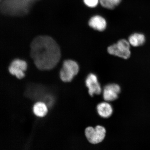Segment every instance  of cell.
Wrapping results in <instances>:
<instances>
[{
  "label": "cell",
  "mask_w": 150,
  "mask_h": 150,
  "mask_svg": "<svg viewBox=\"0 0 150 150\" xmlns=\"http://www.w3.org/2000/svg\"><path fill=\"white\" fill-rule=\"evenodd\" d=\"M106 129L104 127L98 125L93 128L88 127L85 131V135L90 143L96 144L102 142L105 137Z\"/></svg>",
  "instance_id": "obj_4"
},
{
  "label": "cell",
  "mask_w": 150,
  "mask_h": 150,
  "mask_svg": "<svg viewBox=\"0 0 150 150\" xmlns=\"http://www.w3.org/2000/svg\"><path fill=\"white\" fill-rule=\"evenodd\" d=\"M33 111L34 114L37 117H44L47 113V105L45 102H37L34 105Z\"/></svg>",
  "instance_id": "obj_10"
},
{
  "label": "cell",
  "mask_w": 150,
  "mask_h": 150,
  "mask_svg": "<svg viewBox=\"0 0 150 150\" xmlns=\"http://www.w3.org/2000/svg\"><path fill=\"white\" fill-rule=\"evenodd\" d=\"M79 71V66L76 62L72 60H67L64 62L60 72V77L63 82H70L78 74Z\"/></svg>",
  "instance_id": "obj_3"
},
{
  "label": "cell",
  "mask_w": 150,
  "mask_h": 150,
  "mask_svg": "<svg viewBox=\"0 0 150 150\" xmlns=\"http://www.w3.org/2000/svg\"><path fill=\"white\" fill-rule=\"evenodd\" d=\"M27 63L22 60L16 59L12 62L9 67L11 74L16 76L19 79H21L25 76L24 72L27 70Z\"/></svg>",
  "instance_id": "obj_5"
},
{
  "label": "cell",
  "mask_w": 150,
  "mask_h": 150,
  "mask_svg": "<svg viewBox=\"0 0 150 150\" xmlns=\"http://www.w3.org/2000/svg\"><path fill=\"white\" fill-rule=\"evenodd\" d=\"M130 46L128 41L122 39L116 44L108 47V51L110 55L127 59L131 55Z\"/></svg>",
  "instance_id": "obj_2"
},
{
  "label": "cell",
  "mask_w": 150,
  "mask_h": 150,
  "mask_svg": "<svg viewBox=\"0 0 150 150\" xmlns=\"http://www.w3.org/2000/svg\"><path fill=\"white\" fill-rule=\"evenodd\" d=\"M86 86L89 90V93L91 96L94 94L99 95L102 92V88L96 75L89 74L86 80Z\"/></svg>",
  "instance_id": "obj_6"
},
{
  "label": "cell",
  "mask_w": 150,
  "mask_h": 150,
  "mask_svg": "<svg viewBox=\"0 0 150 150\" xmlns=\"http://www.w3.org/2000/svg\"><path fill=\"white\" fill-rule=\"evenodd\" d=\"M120 91V87L118 84H108L105 87L103 91V98L108 102L114 101L117 99L118 95Z\"/></svg>",
  "instance_id": "obj_7"
},
{
  "label": "cell",
  "mask_w": 150,
  "mask_h": 150,
  "mask_svg": "<svg viewBox=\"0 0 150 150\" xmlns=\"http://www.w3.org/2000/svg\"><path fill=\"white\" fill-rule=\"evenodd\" d=\"M122 0H99V3L104 8L108 9H112L118 6L121 2Z\"/></svg>",
  "instance_id": "obj_12"
},
{
  "label": "cell",
  "mask_w": 150,
  "mask_h": 150,
  "mask_svg": "<svg viewBox=\"0 0 150 150\" xmlns=\"http://www.w3.org/2000/svg\"><path fill=\"white\" fill-rule=\"evenodd\" d=\"M97 109L99 115L104 118L110 117L113 112L111 105L107 102L100 103L97 105Z\"/></svg>",
  "instance_id": "obj_9"
},
{
  "label": "cell",
  "mask_w": 150,
  "mask_h": 150,
  "mask_svg": "<svg viewBox=\"0 0 150 150\" xmlns=\"http://www.w3.org/2000/svg\"><path fill=\"white\" fill-rule=\"evenodd\" d=\"M31 56L36 67L40 70H51L60 59L59 47L54 39L48 36H39L31 44Z\"/></svg>",
  "instance_id": "obj_1"
},
{
  "label": "cell",
  "mask_w": 150,
  "mask_h": 150,
  "mask_svg": "<svg viewBox=\"0 0 150 150\" xmlns=\"http://www.w3.org/2000/svg\"><path fill=\"white\" fill-rule=\"evenodd\" d=\"M86 6L91 8H93L97 6L99 3V0H82Z\"/></svg>",
  "instance_id": "obj_13"
},
{
  "label": "cell",
  "mask_w": 150,
  "mask_h": 150,
  "mask_svg": "<svg viewBox=\"0 0 150 150\" xmlns=\"http://www.w3.org/2000/svg\"><path fill=\"white\" fill-rule=\"evenodd\" d=\"M89 25L90 27L96 30L102 31L106 29L107 22L105 19L102 16L96 15L90 19Z\"/></svg>",
  "instance_id": "obj_8"
},
{
  "label": "cell",
  "mask_w": 150,
  "mask_h": 150,
  "mask_svg": "<svg viewBox=\"0 0 150 150\" xmlns=\"http://www.w3.org/2000/svg\"><path fill=\"white\" fill-rule=\"evenodd\" d=\"M128 41L130 45L134 47L139 46L145 43V37L142 34L135 33L129 37Z\"/></svg>",
  "instance_id": "obj_11"
}]
</instances>
